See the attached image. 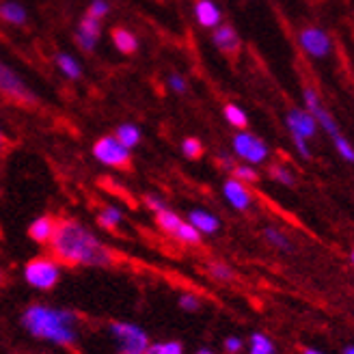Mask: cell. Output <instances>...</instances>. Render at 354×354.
<instances>
[{
    "label": "cell",
    "instance_id": "83f0119b",
    "mask_svg": "<svg viewBox=\"0 0 354 354\" xmlns=\"http://www.w3.org/2000/svg\"><path fill=\"white\" fill-rule=\"evenodd\" d=\"M182 153L188 158V160H199V158L203 156V143L199 138L188 136L182 140Z\"/></svg>",
    "mask_w": 354,
    "mask_h": 354
},
{
    "label": "cell",
    "instance_id": "8d00e7d4",
    "mask_svg": "<svg viewBox=\"0 0 354 354\" xmlns=\"http://www.w3.org/2000/svg\"><path fill=\"white\" fill-rule=\"evenodd\" d=\"M7 145V136L3 134V132H0V149H3Z\"/></svg>",
    "mask_w": 354,
    "mask_h": 354
},
{
    "label": "cell",
    "instance_id": "5bb4252c",
    "mask_svg": "<svg viewBox=\"0 0 354 354\" xmlns=\"http://www.w3.org/2000/svg\"><path fill=\"white\" fill-rule=\"evenodd\" d=\"M194 17L203 28H216L223 20V13L214 0H197L194 3Z\"/></svg>",
    "mask_w": 354,
    "mask_h": 354
},
{
    "label": "cell",
    "instance_id": "d590c367",
    "mask_svg": "<svg viewBox=\"0 0 354 354\" xmlns=\"http://www.w3.org/2000/svg\"><path fill=\"white\" fill-rule=\"evenodd\" d=\"M240 348H242V342H240L238 337H229V339L225 342V350H227V352H240Z\"/></svg>",
    "mask_w": 354,
    "mask_h": 354
},
{
    "label": "cell",
    "instance_id": "9a60e30c",
    "mask_svg": "<svg viewBox=\"0 0 354 354\" xmlns=\"http://www.w3.org/2000/svg\"><path fill=\"white\" fill-rule=\"evenodd\" d=\"M55 229H57V218L52 216H39L35 218L28 227V238L37 244H50L52 236H55Z\"/></svg>",
    "mask_w": 354,
    "mask_h": 354
},
{
    "label": "cell",
    "instance_id": "277c9868",
    "mask_svg": "<svg viewBox=\"0 0 354 354\" xmlns=\"http://www.w3.org/2000/svg\"><path fill=\"white\" fill-rule=\"evenodd\" d=\"M0 95L15 106H22V109H35L39 104V97L32 93L26 80L3 61H0Z\"/></svg>",
    "mask_w": 354,
    "mask_h": 354
},
{
    "label": "cell",
    "instance_id": "9c48e42d",
    "mask_svg": "<svg viewBox=\"0 0 354 354\" xmlns=\"http://www.w3.org/2000/svg\"><path fill=\"white\" fill-rule=\"evenodd\" d=\"M298 44L311 59H326L330 55V37L320 26H305L298 32Z\"/></svg>",
    "mask_w": 354,
    "mask_h": 354
},
{
    "label": "cell",
    "instance_id": "74e56055",
    "mask_svg": "<svg viewBox=\"0 0 354 354\" xmlns=\"http://www.w3.org/2000/svg\"><path fill=\"white\" fill-rule=\"evenodd\" d=\"M305 354H322V352H317V350H311V348H307V350H305Z\"/></svg>",
    "mask_w": 354,
    "mask_h": 354
},
{
    "label": "cell",
    "instance_id": "d4e9b609",
    "mask_svg": "<svg viewBox=\"0 0 354 354\" xmlns=\"http://www.w3.org/2000/svg\"><path fill=\"white\" fill-rule=\"evenodd\" d=\"M263 238L268 240L274 249H281V251H290L292 249V240L283 232H279V229H274V227H266L263 229Z\"/></svg>",
    "mask_w": 354,
    "mask_h": 354
},
{
    "label": "cell",
    "instance_id": "f546056e",
    "mask_svg": "<svg viewBox=\"0 0 354 354\" xmlns=\"http://www.w3.org/2000/svg\"><path fill=\"white\" fill-rule=\"evenodd\" d=\"M109 11H111L109 0H93V3L88 5V9H86V15L95 17V20H104V17L109 15Z\"/></svg>",
    "mask_w": 354,
    "mask_h": 354
},
{
    "label": "cell",
    "instance_id": "52a82bcc",
    "mask_svg": "<svg viewBox=\"0 0 354 354\" xmlns=\"http://www.w3.org/2000/svg\"><path fill=\"white\" fill-rule=\"evenodd\" d=\"M232 145H234V153L238 158H242L244 162H249V165H261L270 153L268 145H266L259 136H255L251 132H244V130H240L234 136Z\"/></svg>",
    "mask_w": 354,
    "mask_h": 354
},
{
    "label": "cell",
    "instance_id": "ab89813d",
    "mask_svg": "<svg viewBox=\"0 0 354 354\" xmlns=\"http://www.w3.org/2000/svg\"><path fill=\"white\" fill-rule=\"evenodd\" d=\"M344 354H354V346H352V348H348V350H346Z\"/></svg>",
    "mask_w": 354,
    "mask_h": 354
},
{
    "label": "cell",
    "instance_id": "f35d334b",
    "mask_svg": "<svg viewBox=\"0 0 354 354\" xmlns=\"http://www.w3.org/2000/svg\"><path fill=\"white\" fill-rule=\"evenodd\" d=\"M197 354H214V352H209V350H199Z\"/></svg>",
    "mask_w": 354,
    "mask_h": 354
},
{
    "label": "cell",
    "instance_id": "e575fe53",
    "mask_svg": "<svg viewBox=\"0 0 354 354\" xmlns=\"http://www.w3.org/2000/svg\"><path fill=\"white\" fill-rule=\"evenodd\" d=\"M145 205H147L151 212H160V209L169 207L160 197H156V194H147V197H145Z\"/></svg>",
    "mask_w": 354,
    "mask_h": 354
},
{
    "label": "cell",
    "instance_id": "1f68e13d",
    "mask_svg": "<svg viewBox=\"0 0 354 354\" xmlns=\"http://www.w3.org/2000/svg\"><path fill=\"white\" fill-rule=\"evenodd\" d=\"M209 274L214 277V279H218V281H232L234 279V270L229 268V266L221 263V261L209 266Z\"/></svg>",
    "mask_w": 354,
    "mask_h": 354
},
{
    "label": "cell",
    "instance_id": "5b68a950",
    "mask_svg": "<svg viewBox=\"0 0 354 354\" xmlns=\"http://www.w3.org/2000/svg\"><path fill=\"white\" fill-rule=\"evenodd\" d=\"M93 158L97 162L111 167V169H119V171H130L132 169V149H128L126 145L115 134H106L100 136L93 143Z\"/></svg>",
    "mask_w": 354,
    "mask_h": 354
},
{
    "label": "cell",
    "instance_id": "cb8c5ba5",
    "mask_svg": "<svg viewBox=\"0 0 354 354\" xmlns=\"http://www.w3.org/2000/svg\"><path fill=\"white\" fill-rule=\"evenodd\" d=\"M123 221V214L117 209V207H113V205H109V207H104L100 214H97V223L104 227V229H117L119 227V223Z\"/></svg>",
    "mask_w": 354,
    "mask_h": 354
},
{
    "label": "cell",
    "instance_id": "3957f363",
    "mask_svg": "<svg viewBox=\"0 0 354 354\" xmlns=\"http://www.w3.org/2000/svg\"><path fill=\"white\" fill-rule=\"evenodd\" d=\"M303 100H305V109L315 117L317 126H322V130L330 136L333 145H335V149L339 151V156L344 158L346 162L354 165V147H352V143L344 136V132L339 130L337 121L333 119V115L324 109V104H322L320 95L315 93V88L307 86L303 91Z\"/></svg>",
    "mask_w": 354,
    "mask_h": 354
},
{
    "label": "cell",
    "instance_id": "8fae6325",
    "mask_svg": "<svg viewBox=\"0 0 354 354\" xmlns=\"http://www.w3.org/2000/svg\"><path fill=\"white\" fill-rule=\"evenodd\" d=\"M102 37V20L84 15L76 28V44L82 52H93Z\"/></svg>",
    "mask_w": 354,
    "mask_h": 354
},
{
    "label": "cell",
    "instance_id": "e0dca14e",
    "mask_svg": "<svg viewBox=\"0 0 354 354\" xmlns=\"http://www.w3.org/2000/svg\"><path fill=\"white\" fill-rule=\"evenodd\" d=\"M188 223L192 227H197L201 234H216L218 229H221V221L214 216V214H209L207 209H190V214H188Z\"/></svg>",
    "mask_w": 354,
    "mask_h": 354
},
{
    "label": "cell",
    "instance_id": "7402d4cb",
    "mask_svg": "<svg viewBox=\"0 0 354 354\" xmlns=\"http://www.w3.org/2000/svg\"><path fill=\"white\" fill-rule=\"evenodd\" d=\"M115 136L128 149H132V147H136L140 143V130L134 126V123H121V126L117 128V132H115Z\"/></svg>",
    "mask_w": 354,
    "mask_h": 354
},
{
    "label": "cell",
    "instance_id": "60d3db41",
    "mask_svg": "<svg viewBox=\"0 0 354 354\" xmlns=\"http://www.w3.org/2000/svg\"><path fill=\"white\" fill-rule=\"evenodd\" d=\"M5 281V274H3V270H0V283H3Z\"/></svg>",
    "mask_w": 354,
    "mask_h": 354
},
{
    "label": "cell",
    "instance_id": "4dcf8cb0",
    "mask_svg": "<svg viewBox=\"0 0 354 354\" xmlns=\"http://www.w3.org/2000/svg\"><path fill=\"white\" fill-rule=\"evenodd\" d=\"M147 354H184L182 344L169 342V344H156L147 350Z\"/></svg>",
    "mask_w": 354,
    "mask_h": 354
},
{
    "label": "cell",
    "instance_id": "ac0fdd59",
    "mask_svg": "<svg viewBox=\"0 0 354 354\" xmlns=\"http://www.w3.org/2000/svg\"><path fill=\"white\" fill-rule=\"evenodd\" d=\"M0 20H3L5 24H11V26H22L28 20V13L20 3L7 0V3L0 5Z\"/></svg>",
    "mask_w": 354,
    "mask_h": 354
},
{
    "label": "cell",
    "instance_id": "484cf974",
    "mask_svg": "<svg viewBox=\"0 0 354 354\" xmlns=\"http://www.w3.org/2000/svg\"><path fill=\"white\" fill-rule=\"evenodd\" d=\"M175 238L184 242V244H199L201 242V232L197 227H192L190 223H182L180 227H177V232H175Z\"/></svg>",
    "mask_w": 354,
    "mask_h": 354
},
{
    "label": "cell",
    "instance_id": "4316f807",
    "mask_svg": "<svg viewBox=\"0 0 354 354\" xmlns=\"http://www.w3.org/2000/svg\"><path fill=\"white\" fill-rule=\"evenodd\" d=\"M232 175L236 177V180L244 182V184H255V182H259V173L249 162H246V165H234Z\"/></svg>",
    "mask_w": 354,
    "mask_h": 354
},
{
    "label": "cell",
    "instance_id": "4fadbf2b",
    "mask_svg": "<svg viewBox=\"0 0 354 354\" xmlns=\"http://www.w3.org/2000/svg\"><path fill=\"white\" fill-rule=\"evenodd\" d=\"M223 194H225V199L229 201V205L244 212V209H249L251 207V192L249 188H246L244 182L236 180V177H229V180L223 184Z\"/></svg>",
    "mask_w": 354,
    "mask_h": 354
},
{
    "label": "cell",
    "instance_id": "2e32d148",
    "mask_svg": "<svg viewBox=\"0 0 354 354\" xmlns=\"http://www.w3.org/2000/svg\"><path fill=\"white\" fill-rule=\"evenodd\" d=\"M111 41L121 52V55H126V57H132L134 52L138 50L136 35L132 30H128V28H123V26H115L111 30Z\"/></svg>",
    "mask_w": 354,
    "mask_h": 354
},
{
    "label": "cell",
    "instance_id": "44dd1931",
    "mask_svg": "<svg viewBox=\"0 0 354 354\" xmlns=\"http://www.w3.org/2000/svg\"><path fill=\"white\" fill-rule=\"evenodd\" d=\"M223 115H225L229 126H234L238 130H246V126H249V117H246V113L240 109L238 104H225Z\"/></svg>",
    "mask_w": 354,
    "mask_h": 354
},
{
    "label": "cell",
    "instance_id": "30bf717a",
    "mask_svg": "<svg viewBox=\"0 0 354 354\" xmlns=\"http://www.w3.org/2000/svg\"><path fill=\"white\" fill-rule=\"evenodd\" d=\"M286 123H288V130L292 136L298 138H313L317 134V121L315 117L307 111V109H292L286 115Z\"/></svg>",
    "mask_w": 354,
    "mask_h": 354
},
{
    "label": "cell",
    "instance_id": "ba28073f",
    "mask_svg": "<svg viewBox=\"0 0 354 354\" xmlns=\"http://www.w3.org/2000/svg\"><path fill=\"white\" fill-rule=\"evenodd\" d=\"M113 333L119 342V354H145L147 352V335L134 324L117 322Z\"/></svg>",
    "mask_w": 354,
    "mask_h": 354
},
{
    "label": "cell",
    "instance_id": "6da1fadb",
    "mask_svg": "<svg viewBox=\"0 0 354 354\" xmlns=\"http://www.w3.org/2000/svg\"><path fill=\"white\" fill-rule=\"evenodd\" d=\"M50 249L59 263L67 266H111L115 259L109 246L74 218L57 221Z\"/></svg>",
    "mask_w": 354,
    "mask_h": 354
},
{
    "label": "cell",
    "instance_id": "b9f144b4",
    "mask_svg": "<svg viewBox=\"0 0 354 354\" xmlns=\"http://www.w3.org/2000/svg\"><path fill=\"white\" fill-rule=\"evenodd\" d=\"M352 263H354V251H352Z\"/></svg>",
    "mask_w": 354,
    "mask_h": 354
},
{
    "label": "cell",
    "instance_id": "603a6c76",
    "mask_svg": "<svg viewBox=\"0 0 354 354\" xmlns=\"http://www.w3.org/2000/svg\"><path fill=\"white\" fill-rule=\"evenodd\" d=\"M268 175L272 177V180L277 182V184H281V186H296V175H294V171L290 169V167H286V165H272L270 169H268Z\"/></svg>",
    "mask_w": 354,
    "mask_h": 354
},
{
    "label": "cell",
    "instance_id": "f1b7e54d",
    "mask_svg": "<svg viewBox=\"0 0 354 354\" xmlns=\"http://www.w3.org/2000/svg\"><path fill=\"white\" fill-rule=\"evenodd\" d=\"M251 354H274V346L266 335L255 333L251 337Z\"/></svg>",
    "mask_w": 354,
    "mask_h": 354
},
{
    "label": "cell",
    "instance_id": "d6a6232c",
    "mask_svg": "<svg viewBox=\"0 0 354 354\" xmlns=\"http://www.w3.org/2000/svg\"><path fill=\"white\" fill-rule=\"evenodd\" d=\"M169 88H171V91H175V93H186L188 91V82L180 74H171L169 76Z\"/></svg>",
    "mask_w": 354,
    "mask_h": 354
},
{
    "label": "cell",
    "instance_id": "ffe728a7",
    "mask_svg": "<svg viewBox=\"0 0 354 354\" xmlns=\"http://www.w3.org/2000/svg\"><path fill=\"white\" fill-rule=\"evenodd\" d=\"M156 223H158V227H160L165 234H171V236H175L177 227H180L184 221H182L180 216H177L173 209L165 207V209H160V212H156Z\"/></svg>",
    "mask_w": 354,
    "mask_h": 354
},
{
    "label": "cell",
    "instance_id": "7c38bea8",
    "mask_svg": "<svg viewBox=\"0 0 354 354\" xmlns=\"http://www.w3.org/2000/svg\"><path fill=\"white\" fill-rule=\"evenodd\" d=\"M212 41H214V46L227 57H236L242 48L240 35L232 24H218L214 28V35H212Z\"/></svg>",
    "mask_w": 354,
    "mask_h": 354
},
{
    "label": "cell",
    "instance_id": "d6986e66",
    "mask_svg": "<svg viewBox=\"0 0 354 354\" xmlns=\"http://www.w3.org/2000/svg\"><path fill=\"white\" fill-rule=\"evenodd\" d=\"M57 67L61 69V74L65 78H69V80H80L82 78L80 63L72 55H67V52H59V55H57Z\"/></svg>",
    "mask_w": 354,
    "mask_h": 354
},
{
    "label": "cell",
    "instance_id": "7a4b0ae2",
    "mask_svg": "<svg viewBox=\"0 0 354 354\" xmlns=\"http://www.w3.org/2000/svg\"><path fill=\"white\" fill-rule=\"evenodd\" d=\"M24 328L35 337L69 346L76 342V320L69 311L48 309L44 305H35L22 315Z\"/></svg>",
    "mask_w": 354,
    "mask_h": 354
},
{
    "label": "cell",
    "instance_id": "8992f818",
    "mask_svg": "<svg viewBox=\"0 0 354 354\" xmlns=\"http://www.w3.org/2000/svg\"><path fill=\"white\" fill-rule=\"evenodd\" d=\"M24 279L28 286L37 290H50L55 288L61 279V268L57 259L50 257H35L24 266Z\"/></svg>",
    "mask_w": 354,
    "mask_h": 354
},
{
    "label": "cell",
    "instance_id": "836d02e7",
    "mask_svg": "<svg viewBox=\"0 0 354 354\" xmlns=\"http://www.w3.org/2000/svg\"><path fill=\"white\" fill-rule=\"evenodd\" d=\"M180 307H182V309H186V311H197V309L201 307V303H199V298H197V296L184 294V296L180 298Z\"/></svg>",
    "mask_w": 354,
    "mask_h": 354
}]
</instances>
